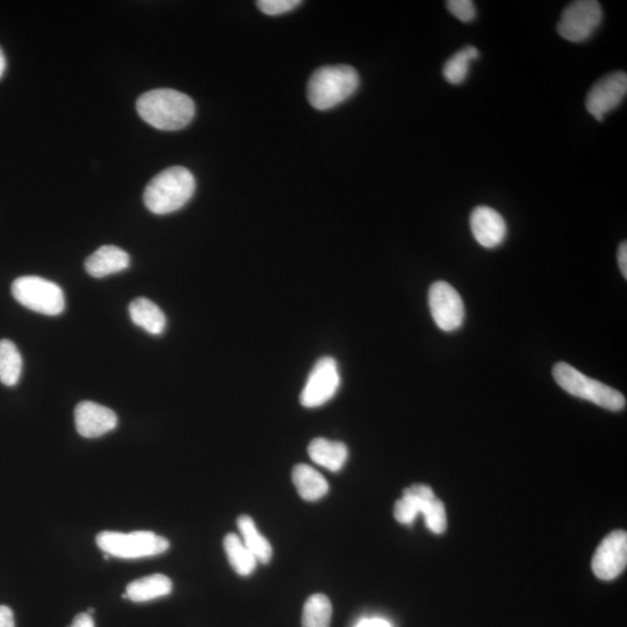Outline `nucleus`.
Segmentation results:
<instances>
[{"label": "nucleus", "instance_id": "1", "mask_svg": "<svg viewBox=\"0 0 627 627\" xmlns=\"http://www.w3.org/2000/svg\"><path fill=\"white\" fill-rule=\"evenodd\" d=\"M140 117L160 131L174 132L185 128L196 114V105L184 93L156 89L144 93L136 103Z\"/></svg>", "mask_w": 627, "mask_h": 627}, {"label": "nucleus", "instance_id": "2", "mask_svg": "<svg viewBox=\"0 0 627 627\" xmlns=\"http://www.w3.org/2000/svg\"><path fill=\"white\" fill-rule=\"evenodd\" d=\"M196 191V179L183 167L169 168L160 172L144 191V204L151 213L167 215L183 208Z\"/></svg>", "mask_w": 627, "mask_h": 627}, {"label": "nucleus", "instance_id": "3", "mask_svg": "<svg viewBox=\"0 0 627 627\" xmlns=\"http://www.w3.org/2000/svg\"><path fill=\"white\" fill-rule=\"evenodd\" d=\"M358 88L359 76L352 67H323L309 78L307 96L316 110L327 111L345 102Z\"/></svg>", "mask_w": 627, "mask_h": 627}, {"label": "nucleus", "instance_id": "4", "mask_svg": "<svg viewBox=\"0 0 627 627\" xmlns=\"http://www.w3.org/2000/svg\"><path fill=\"white\" fill-rule=\"evenodd\" d=\"M552 374L556 383L576 398L593 402L611 412H621L626 407V399L621 392L585 376L572 365L558 363L554 365Z\"/></svg>", "mask_w": 627, "mask_h": 627}, {"label": "nucleus", "instance_id": "5", "mask_svg": "<svg viewBox=\"0 0 627 627\" xmlns=\"http://www.w3.org/2000/svg\"><path fill=\"white\" fill-rule=\"evenodd\" d=\"M418 514H423L431 532L442 535L448 528L444 503L437 499L434 490L425 485H413L403 490L402 499L394 506L395 520L401 524H413Z\"/></svg>", "mask_w": 627, "mask_h": 627}, {"label": "nucleus", "instance_id": "6", "mask_svg": "<svg viewBox=\"0 0 627 627\" xmlns=\"http://www.w3.org/2000/svg\"><path fill=\"white\" fill-rule=\"evenodd\" d=\"M99 549L106 556L120 559H140L160 556L169 550L167 538L156 535L151 531H135L121 533L105 531L97 536Z\"/></svg>", "mask_w": 627, "mask_h": 627}, {"label": "nucleus", "instance_id": "7", "mask_svg": "<svg viewBox=\"0 0 627 627\" xmlns=\"http://www.w3.org/2000/svg\"><path fill=\"white\" fill-rule=\"evenodd\" d=\"M12 294L21 306L48 316L63 313L66 298L59 285L36 276L18 278L12 285Z\"/></svg>", "mask_w": 627, "mask_h": 627}, {"label": "nucleus", "instance_id": "8", "mask_svg": "<svg viewBox=\"0 0 627 627\" xmlns=\"http://www.w3.org/2000/svg\"><path fill=\"white\" fill-rule=\"evenodd\" d=\"M603 10L595 0H578L569 4L558 24V33L561 38L569 42H586L601 26Z\"/></svg>", "mask_w": 627, "mask_h": 627}, {"label": "nucleus", "instance_id": "9", "mask_svg": "<svg viewBox=\"0 0 627 627\" xmlns=\"http://www.w3.org/2000/svg\"><path fill=\"white\" fill-rule=\"evenodd\" d=\"M341 386V374L334 358L317 360L300 395L301 405L317 408L334 398Z\"/></svg>", "mask_w": 627, "mask_h": 627}, {"label": "nucleus", "instance_id": "10", "mask_svg": "<svg viewBox=\"0 0 627 627\" xmlns=\"http://www.w3.org/2000/svg\"><path fill=\"white\" fill-rule=\"evenodd\" d=\"M429 307L436 326L446 333L458 330L465 320V306L456 288L437 281L429 290Z\"/></svg>", "mask_w": 627, "mask_h": 627}, {"label": "nucleus", "instance_id": "11", "mask_svg": "<svg viewBox=\"0 0 627 627\" xmlns=\"http://www.w3.org/2000/svg\"><path fill=\"white\" fill-rule=\"evenodd\" d=\"M627 565V533L616 530L598 545L592 561V569L598 579L611 581L618 578Z\"/></svg>", "mask_w": 627, "mask_h": 627}, {"label": "nucleus", "instance_id": "12", "mask_svg": "<svg viewBox=\"0 0 627 627\" xmlns=\"http://www.w3.org/2000/svg\"><path fill=\"white\" fill-rule=\"evenodd\" d=\"M626 93V72H614L600 79L589 91L586 100L587 110L596 120L603 121L605 115L623 103Z\"/></svg>", "mask_w": 627, "mask_h": 627}, {"label": "nucleus", "instance_id": "13", "mask_svg": "<svg viewBox=\"0 0 627 627\" xmlns=\"http://www.w3.org/2000/svg\"><path fill=\"white\" fill-rule=\"evenodd\" d=\"M75 424L82 437L98 438L117 428L118 416L99 403L84 401L78 403L75 409Z\"/></svg>", "mask_w": 627, "mask_h": 627}, {"label": "nucleus", "instance_id": "14", "mask_svg": "<svg viewBox=\"0 0 627 627\" xmlns=\"http://www.w3.org/2000/svg\"><path fill=\"white\" fill-rule=\"evenodd\" d=\"M472 234L481 247L494 249L506 240L508 227L503 216L495 209L479 206L473 209L470 219Z\"/></svg>", "mask_w": 627, "mask_h": 627}, {"label": "nucleus", "instance_id": "15", "mask_svg": "<svg viewBox=\"0 0 627 627\" xmlns=\"http://www.w3.org/2000/svg\"><path fill=\"white\" fill-rule=\"evenodd\" d=\"M131 258L115 245H104L85 261V270L93 278H105L128 269Z\"/></svg>", "mask_w": 627, "mask_h": 627}, {"label": "nucleus", "instance_id": "16", "mask_svg": "<svg viewBox=\"0 0 627 627\" xmlns=\"http://www.w3.org/2000/svg\"><path fill=\"white\" fill-rule=\"evenodd\" d=\"M308 454L314 463L331 472L341 471L349 457L347 445L326 438H315L308 446Z\"/></svg>", "mask_w": 627, "mask_h": 627}, {"label": "nucleus", "instance_id": "17", "mask_svg": "<svg viewBox=\"0 0 627 627\" xmlns=\"http://www.w3.org/2000/svg\"><path fill=\"white\" fill-rule=\"evenodd\" d=\"M174 589L167 575L153 574L135 580L127 586L126 598L135 603H146L170 595Z\"/></svg>", "mask_w": 627, "mask_h": 627}, {"label": "nucleus", "instance_id": "18", "mask_svg": "<svg viewBox=\"0 0 627 627\" xmlns=\"http://www.w3.org/2000/svg\"><path fill=\"white\" fill-rule=\"evenodd\" d=\"M129 316L135 324L147 333L160 336L167 328V317L162 309L146 298H139L129 305Z\"/></svg>", "mask_w": 627, "mask_h": 627}, {"label": "nucleus", "instance_id": "19", "mask_svg": "<svg viewBox=\"0 0 627 627\" xmlns=\"http://www.w3.org/2000/svg\"><path fill=\"white\" fill-rule=\"evenodd\" d=\"M292 480L301 499L314 502L322 499L329 492V485L323 475L306 464H299L293 468Z\"/></svg>", "mask_w": 627, "mask_h": 627}, {"label": "nucleus", "instance_id": "20", "mask_svg": "<svg viewBox=\"0 0 627 627\" xmlns=\"http://www.w3.org/2000/svg\"><path fill=\"white\" fill-rule=\"evenodd\" d=\"M237 526H239L244 545L254 554L257 561L263 565L269 564L273 554L272 546L269 540L258 531L254 520L250 516L242 515L237 520Z\"/></svg>", "mask_w": 627, "mask_h": 627}, {"label": "nucleus", "instance_id": "21", "mask_svg": "<svg viewBox=\"0 0 627 627\" xmlns=\"http://www.w3.org/2000/svg\"><path fill=\"white\" fill-rule=\"evenodd\" d=\"M223 547H225L230 566L237 574L249 576L255 572L258 561L244 545L242 538L235 533H228L223 539Z\"/></svg>", "mask_w": 627, "mask_h": 627}, {"label": "nucleus", "instance_id": "22", "mask_svg": "<svg viewBox=\"0 0 627 627\" xmlns=\"http://www.w3.org/2000/svg\"><path fill=\"white\" fill-rule=\"evenodd\" d=\"M23 372V357L16 344L9 340L0 341V383L13 387L18 384Z\"/></svg>", "mask_w": 627, "mask_h": 627}, {"label": "nucleus", "instance_id": "23", "mask_svg": "<svg viewBox=\"0 0 627 627\" xmlns=\"http://www.w3.org/2000/svg\"><path fill=\"white\" fill-rule=\"evenodd\" d=\"M479 56V50L473 46L459 50L444 64L443 76L445 81L452 85L463 84L470 74L471 62L478 60Z\"/></svg>", "mask_w": 627, "mask_h": 627}, {"label": "nucleus", "instance_id": "24", "mask_svg": "<svg viewBox=\"0 0 627 627\" xmlns=\"http://www.w3.org/2000/svg\"><path fill=\"white\" fill-rule=\"evenodd\" d=\"M333 617V605L323 594H314L308 598L302 612V627H330Z\"/></svg>", "mask_w": 627, "mask_h": 627}, {"label": "nucleus", "instance_id": "25", "mask_svg": "<svg viewBox=\"0 0 627 627\" xmlns=\"http://www.w3.org/2000/svg\"><path fill=\"white\" fill-rule=\"evenodd\" d=\"M299 0H259L258 9L268 16H280L297 9Z\"/></svg>", "mask_w": 627, "mask_h": 627}, {"label": "nucleus", "instance_id": "26", "mask_svg": "<svg viewBox=\"0 0 627 627\" xmlns=\"http://www.w3.org/2000/svg\"><path fill=\"white\" fill-rule=\"evenodd\" d=\"M446 7L453 17L463 21V23H471L477 17V10H475V5L471 0H450L446 3Z\"/></svg>", "mask_w": 627, "mask_h": 627}, {"label": "nucleus", "instance_id": "27", "mask_svg": "<svg viewBox=\"0 0 627 627\" xmlns=\"http://www.w3.org/2000/svg\"><path fill=\"white\" fill-rule=\"evenodd\" d=\"M0 627H16L13 612L6 605H0Z\"/></svg>", "mask_w": 627, "mask_h": 627}, {"label": "nucleus", "instance_id": "28", "mask_svg": "<svg viewBox=\"0 0 627 627\" xmlns=\"http://www.w3.org/2000/svg\"><path fill=\"white\" fill-rule=\"evenodd\" d=\"M356 627H393L383 618H367L360 621Z\"/></svg>", "mask_w": 627, "mask_h": 627}, {"label": "nucleus", "instance_id": "29", "mask_svg": "<svg viewBox=\"0 0 627 627\" xmlns=\"http://www.w3.org/2000/svg\"><path fill=\"white\" fill-rule=\"evenodd\" d=\"M71 627H95V622H93L88 612H83V614H79L75 617Z\"/></svg>", "mask_w": 627, "mask_h": 627}, {"label": "nucleus", "instance_id": "30", "mask_svg": "<svg viewBox=\"0 0 627 627\" xmlns=\"http://www.w3.org/2000/svg\"><path fill=\"white\" fill-rule=\"evenodd\" d=\"M618 264L619 269L623 273L624 278H627V244L623 242L618 250Z\"/></svg>", "mask_w": 627, "mask_h": 627}, {"label": "nucleus", "instance_id": "31", "mask_svg": "<svg viewBox=\"0 0 627 627\" xmlns=\"http://www.w3.org/2000/svg\"><path fill=\"white\" fill-rule=\"evenodd\" d=\"M6 69V59L2 48H0V78L3 77Z\"/></svg>", "mask_w": 627, "mask_h": 627}]
</instances>
